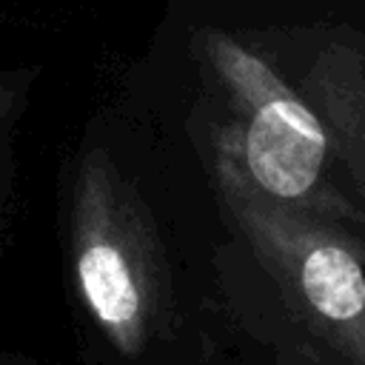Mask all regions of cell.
Segmentation results:
<instances>
[{
  "mask_svg": "<svg viewBox=\"0 0 365 365\" xmlns=\"http://www.w3.org/2000/svg\"><path fill=\"white\" fill-rule=\"evenodd\" d=\"M11 103H14V88H11L9 83H0V123L6 120V114H9Z\"/></svg>",
  "mask_w": 365,
  "mask_h": 365,
  "instance_id": "5b68a950",
  "label": "cell"
},
{
  "mask_svg": "<svg viewBox=\"0 0 365 365\" xmlns=\"http://www.w3.org/2000/svg\"><path fill=\"white\" fill-rule=\"evenodd\" d=\"M214 177L234 225L325 365H365V234L265 197L222 128Z\"/></svg>",
  "mask_w": 365,
  "mask_h": 365,
  "instance_id": "6da1fadb",
  "label": "cell"
},
{
  "mask_svg": "<svg viewBox=\"0 0 365 365\" xmlns=\"http://www.w3.org/2000/svg\"><path fill=\"white\" fill-rule=\"evenodd\" d=\"M305 88L328 128L334 160L354 185V202L365 214V51L334 48L322 54Z\"/></svg>",
  "mask_w": 365,
  "mask_h": 365,
  "instance_id": "277c9868",
  "label": "cell"
},
{
  "mask_svg": "<svg viewBox=\"0 0 365 365\" xmlns=\"http://www.w3.org/2000/svg\"><path fill=\"white\" fill-rule=\"evenodd\" d=\"M237 123L222 125L248 180L274 202L365 234V214L331 177V137L308 103L257 51L225 31L202 37Z\"/></svg>",
  "mask_w": 365,
  "mask_h": 365,
  "instance_id": "7a4b0ae2",
  "label": "cell"
},
{
  "mask_svg": "<svg viewBox=\"0 0 365 365\" xmlns=\"http://www.w3.org/2000/svg\"><path fill=\"white\" fill-rule=\"evenodd\" d=\"M71 262L77 294L97 331L125 356H137L157 317L148 242L131 200L108 160L86 154L71 205Z\"/></svg>",
  "mask_w": 365,
  "mask_h": 365,
  "instance_id": "3957f363",
  "label": "cell"
}]
</instances>
